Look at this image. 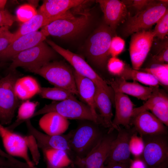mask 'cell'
<instances>
[{
  "mask_svg": "<svg viewBox=\"0 0 168 168\" xmlns=\"http://www.w3.org/2000/svg\"><path fill=\"white\" fill-rule=\"evenodd\" d=\"M50 112H56L68 119L89 121L105 127L101 118L95 115L87 105L79 101L77 99L53 101L45 105L35 112L32 118Z\"/></svg>",
  "mask_w": 168,
  "mask_h": 168,
  "instance_id": "1",
  "label": "cell"
},
{
  "mask_svg": "<svg viewBox=\"0 0 168 168\" xmlns=\"http://www.w3.org/2000/svg\"><path fill=\"white\" fill-rule=\"evenodd\" d=\"M113 33L105 23L102 24L95 30L87 42L86 56L90 63L100 69H105L106 68Z\"/></svg>",
  "mask_w": 168,
  "mask_h": 168,
  "instance_id": "2",
  "label": "cell"
},
{
  "mask_svg": "<svg viewBox=\"0 0 168 168\" xmlns=\"http://www.w3.org/2000/svg\"><path fill=\"white\" fill-rule=\"evenodd\" d=\"M91 15L87 11L74 16L71 13L55 20L41 28L49 35L64 39H71L79 35L89 26Z\"/></svg>",
  "mask_w": 168,
  "mask_h": 168,
  "instance_id": "3",
  "label": "cell"
},
{
  "mask_svg": "<svg viewBox=\"0 0 168 168\" xmlns=\"http://www.w3.org/2000/svg\"><path fill=\"white\" fill-rule=\"evenodd\" d=\"M167 4L161 0L155 1L133 16H131L129 12L123 23V35L128 37L142 30H149L168 10Z\"/></svg>",
  "mask_w": 168,
  "mask_h": 168,
  "instance_id": "4",
  "label": "cell"
},
{
  "mask_svg": "<svg viewBox=\"0 0 168 168\" xmlns=\"http://www.w3.org/2000/svg\"><path fill=\"white\" fill-rule=\"evenodd\" d=\"M57 53L43 41L13 57L9 70L13 71L21 67L30 72L50 62L56 57Z\"/></svg>",
  "mask_w": 168,
  "mask_h": 168,
  "instance_id": "5",
  "label": "cell"
},
{
  "mask_svg": "<svg viewBox=\"0 0 168 168\" xmlns=\"http://www.w3.org/2000/svg\"><path fill=\"white\" fill-rule=\"evenodd\" d=\"M74 70L63 62L54 61L30 72L43 77L55 87L63 88L79 96Z\"/></svg>",
  "mask_w": 168,
  "mask_h": 168,
  "instance_id": "6",
  "label": "cell"
},
{
  "mask_svg": "<svg viewBox=\"0 0 168 168\" xmlns=\"http://www.w3.org/2000/svg\"><path fill=\"white\" fill-rule=\"evenodd\" d=\"M96 125L91 121L84 123L69 133L70 147L76 156L85 157L103 137Z\"/></svg>",
  "mask_w": 168,
  "mask_h": 168,
  "instance_id": "7",
  "label": "cell"
},
{
  "mask_svg": "<svg viewBox=\"0 0 168 168\" xmlns=\"http://www.w3.org/2000/svg\"><path fill=\"white\" fill-rule=\"evenodd\" d=\"M19 77L15 70L0 79V123L3 126L11 123L19 104L14 89Z\"/></svg>",
  "mask_w": 168,
  "mask_h": 168,
  "instance_id": "8",
  "label": "cell"
},
{
  "mask_svg": "<svg viewBox=\"0 0 168 168\" xmlns=\"http://www.w3.org/2000/svg\"><path fill=\"white\" fill-rule=\"evenodd\" d=\"M46 41L58 54L70 63L76 71L91 80L96 86L102 89L114 98V92L111 87L94 70L82 57L63 48L52 41L47 40Z\"/></svg>",
  "mask_w": 168,
  "mask_h": 168,
  "instance_id": "9",
  "label": "cell"
},
{
  "mask_svg": "<svg viewBox=\"0 0 168 168\" xmlns=\"http://www.w3.org/2000/svg\"><path fill=\"white\" fill-rule=\"evenodd\" d=\"M167 134L142 136L144 143L141 158L147 167L168 166Z\"/></svg>",
  "mask_w": 168,
  "mask_h": 168,
  "instance_id": "10",
  "label": "cell"
},
{
  "mask_svg": "<svg viewBox=\"0 0 168 168\" xmlns=\"http://www.w3.org/2000/svg\"><path fill=\"white\" fill-rule=\"evenodd\" d=\"M155 38L153 30H142L131 35L129 52L132 68L139 70L152 47Z\"/></svg>",
  "mask_w": 168,
  "mask_h": 168,
  "instance_id": "11",
  "label": "cell"
},
{
  "mask_svg": "<svg viewBox=\"0 0 168 168\" xmlns=\"http://www.w3.org/2000/svg\"><path fill=\"white\" fill-rule=\"evenodd\" d=\"M0 137L8 154L13 157L21 158L30 167L37 168L28 154L27 136L24 137L11 131L0 123Z\"/></svg>",
  "mask_w": 168,
  "mask_h": 168,
  "instance_id": "12",
  "label": "cell"
},
{
  "mask_svg": "<svg viewBox=\"0 0 168 168\" xmlns=\"http://www.w3.org/2000/svg\"><path fill=\"white\" fill-rule=\"evenodd\" d=\"M29 135L35 139L38 147L42 151L49 149H58L66 151L69 154L71 151L69 144L70 134L49 135L40 132L31 124L30 119L26 121Z\"/></svg>",
  "mask_w": 168,
  "mask_h": 168,
  "instance_id": "13",
  "label": "cell"
},
{
  "mask_svg": "<svg viewBox=\"0 0 168 168\" xmlns=\"http://www.w3.org/2000/svg\"><path fill=\"white\" fill-rule=\"evenodd\" d=\"M129 129L119 128L118 135L111 143L109 153L105 163L107 164L118 163L130 166V158L129 142L133 133Z\"/></svg>",
  "mask_w": 168,
  "mask_h": 168,
  "instance_id": "14",
  "label": "cell"
},
{
  "mask_svg": "<svg viewBox=\"0 0 168 168\" xmlns=\"http://www.w3.org/2000/svg\"><path fill=\"white\" fill-rule=\"evenodd\" d=\"M150 110L152 113L166 127L168 126V97L166 94L154 87L151 96L141 106L134 108L132 117L144 111Z\"/></svg>",
  "mask_w": 168,
  "mask_h": 168,
  "instance_id": "15",
  "label": "cell"
},
{
  "mask_svg": "<svg viewBox=\"0 0 168 168\" xmlns=\"http://www.w3.org/2000/svg\"><path fill=\"white\" fill-rule=\"evenodd\" d=\"M114 138L110 135L102 137L95 147L85 157L76 156L74 163L78 168H103L110 145Z\"/></svg>",
  "mask_w": 168,
  "mask_h": 168,
  "instance_id": "16",
  "label": "cell"
},
{
  "mask_svg": "<svg viewBox=\"0 0 168 168\" xmlns=\"http://www.w3.org/2000/svg\"><path fill=\"white\" fill-rule=\"evenodd\" d=\"M104 14L105 23L114 32L127 19L129 12L123 1L118 0H98Z\"/></svg>",
  "mask_w": 168,
  "mask_h": 168,
  "instance_id": "17",
  "label": "cell"
},
{
  "mask_svg": "<svg viewBox=\"0 0 168 168\" xmlns=\"http://www.w3.org/2000/svg\"><path fill=\"white\" fill-rule=\"evenodd\" d=\"M131 124L141 137L167 134L166 126L148 111L141 112L133 116Z\"/></svg>",
  "mask_w": 168,
  "mask_h": 168,
  "instance_id": "18",
  "label": "cell"
},
{
  "mask_svg": "<svg viewBox=\"0 0 168 168\" xmlns=\"http://www.w3.org/2000/svg\"><path fill=\"white\" fill-rule=\"evenodd\" d=\"M114 92L115 112L112 121L113 127L111 132L114 129L118 131L120 125L129 129L134 105L127 95L118 91Z\"/></svg>",
  "mask_w": 168,
  "mask_h": 168,
  "instance_id": "19",
  "label": "cell"
},
{
  "mask_svg": "<svg viewBox=\"0 0 168 168\" xmlns=\"http://www.w3.org/2000/svg\"><path fill=\"white\" fill-rule=\"evenodd\" d=\"M47 37L41 30L21 36L12 42L5 50L0 53V60L11 59L20 52L44 41Z\"/></svg>",
  "mask_w": 168,
  "mask_h": 168,
  "instance_id": "20",
  "label": "cell"
},
{
  "mask_svg": "<svg viewBox=\"0 0 168 168\" xmlns=\"http://www.w3.org/2000/svg\"><path fill=\"white\" fill-rule=\"evenodd\" d=\"M84 0H44L39 10L51 22L65 17L70 13L71 8L76 7L88 2Z\"/></svg>",
  "mask_w": 168,
  "mask_h": 168,
  "instance_id": "21",
  "label": "cell"
},
{
  "mask_svg": "<svg viewBox=\"0 0 168 168\" xmlns=\"http://www.w3.org/2000/svg\"><path fill=\"white\" fill-rule=\"evenodd\" d=\"M109 82L113 91L129 95L143 100H147L151 96L154 87L144 86L135 81L128 82L120 77H115Z\"/></svg>",
  "mask_w": 168,
  "mask_h": 168,
  "instance_id": "22",
  "label": "cell"
},
{
  "mask_svg": "<svg viewBox=\"0 0 168 168\" xmlns=\"http://www.w3.org/2000/svg\"><path fill=\"white\" fill-rule=\"evenodd\" d=\"M94 100L96 108L99 110L105 127L110 128L108 133H110L113 127L112 102L114 99L104 90L96 86Z\"/></svg>",
  "mask_w": 168,
  "mask_h": 168,
  "instance_id": "23",
  "label": "cell"
},
{
  "mask_svg": "<svg viewBox=\"0 0 168 168\" xmlns=\"http://www.w3.org/2000/svg\"><path fill=\"white\" fill-rule=\"evenodd\" d=\"M39 125L46 134L59 135L63 134L68 129L69 122L58 114L50 112L44 114L39 120Z\"/></svg>",
  "mask_w": 168,
  "mask_h": 168,
  "instance_id": "24",
  "label": "cell"
},
{
  "mask_svg": "<svg viewBox=\"0 0 168 168\" xmlns=\"http://www.w3.org/2000/svg\"><path fill=\"white\" fill-rule=\"evenodd\" d=\"M74 74L79 96L90 107L95 115L100 117L96 112L94 102L95 84L91 80L81 75L74 70Z\"/></svg>",
  "mask_w": 168,
  "mask_h": 168,
  "instance_id": "25",
  "label": "cell"
},
{
  "mask_svg": "<svg viewBox=\"0 0 168 168\" xmlns=\"http://www.w3.org/2000/svg\"><path fill=\"white\" fill-rule=\"evenodd\" d=\"M41 87L35 79L30 76H26L17 80L14 89L19 99L25 100L38 94Z\"/></svg>",
  "mask_w": 168,
  "mask_h": 168,
  "instance_id": "26",
  "label": "cell"
},
{
  "mask_svg": "<svg viewBox=\"0 0 168 168\" xmlns=\"http://www.w3.org/2000/svg\"><path fill=\"white\" fill-rule=\"evenodd\" d=\"M51 22L39 10L37 13L27 21L23 22L18 29L13 33L12 42L22 35L34 32Z\"/></svg>",
  "mask_w": 168,
  "mask_h": 168,
  "instance_id": "27",
  "label": "cell"
},
{
  "mask_svg": "<svg viewBox=\"0 0 168 168\" xmlns=\"http://www.w3.org/2000/svg\"><path fill=\"white\" fill-rule=\"evenodd\" d=\"M126 80H132L138 82L149 86H161L151 74L141 71L134 69L126 64L124 69L119 76Z\"/></svg>",
  "mask_w": 168,
  "mask_h": 168,
  "instance_id": "28",
  "label": "cell"
},
{
  "mask_svg": "<svg viewBox=\"0 0 168 168\" xmlns=\"http://www.w3.org/2000/svg\"><path fill=\"white\" fill-rule=\"evenodd\" d=\"M48 166L65 167L72 162L67 152L63 150L49 149L42 151Z\"/></svg>",
  "mask_w": 168,
  "mask_h": 168,
  "instance_id": "29",
  "label": "cell"
},
{
  "mask_svg": "<svg viewBox=\"0 0 168 168\" xmlns=\"http://www.w3.org/2000/svg\"><path fill=\"white\" fill-rule=\"evenodd\" d=\"M38 104L37 102L29 100L22 103L19 108L16 119L12 124L6 127V128L11 131H13L21 124L31 119L35 112Z\"/></svg>",
  "mask_w": 168,
  "mask_h": 168,
  "instance_id": "30",
  "label": "cell"
},
{
  "mask_svg": "<svg viewBox=\"0 0 168 168\" xmlns=\"http://www.w3.org/2000/svg\"><path fill=\"white\" fill-rule=\"evenodd\" d=\"M38 94L43 98L61 101L68 99H77L74 95L59 87H41Z\"/></svg>",
  "mask_w": 168,
  "mask_h": 168,
  "instance_id": "31",
  "label": "cell"
},
{
  "mask_svg": "<svg viewBox=\"0 0 168 168\" xmlns=\"http://www.w3.org/2000/svg\"><path fill=\"white\" fill-rule=\"evenodd\" d=\"M152 75L161 86H168V64L153 63L149 67L140 69Z\"/></svg>",
  "mask_w": 168,
  "mask_h": 168,
  "instance_id": "32",
  "label": "cell"
},
{
  "mask_svg": "<svg viewBox=\"0 0 168 168\" xmlns=\"http://www.w3.org/2000/svg\"><path fill=\"white\" fill-rule=\"evenodd\" d=\"M153 31L155 37L161 40L166 38L168 34V10L160 18L156 23Z\"/></svg>",
  "mask_w": 168,
  "mask_h": 168,
  "instance_id": "33",
  "label": "cell"
},
{
  "mask_svg": "<svg viewBox=\"0 0 168 168\" xmlns=\"http://www.w3.org/2000/svg\"><path fill=\"white\" fill-rule=\"evenodd\" d=\"M126 64L117 57L109 58L106 68L110 73L116 77H119L123 72Z\"/></svg>",
  "mask_w": 168,
  "mask_h": 168,
  "instance_id": "34",
  "label": "cell"
},
{
  "mask_svg": "<svg viewBox=\"0 0 168 168\" xmlns=\"http://www.w3.org/2000/svg\"><path fill=\"white\" fill-rule=\"evenodd\" d=\"M129 145L131 153L135 157L141 156L144 148V142L141 136H138L135 133L133 134Z\"/></svg>",
  "mask_w": 168,
  "mask_h": 168,
  "instance_id": "35",
  "label": "cell"
},
{
  "mask_svg": "<svg viewBox=\"0 0 168 168\" xmlns=\"http://www.w3.org/2000/svg\"><path fill=\"white\" fill-rule=\"evenodd\" d=\"M37 13L33 6L26 4L20 6L16 10V18L23 23L30 19Z\"/></svg>",
  "mask_w": 168,
  "mask_h": 168,
  "instance_id": "36",
  "label": "cell"
},
{
  "mask_svg": "<svg viewBox=\"0 0 168 168\" xmlns=\"http://www.w3.org/2000/svg\"><path fill=\"white\" fill-rule=\"evenodd\" d=\"M125 41L120 37L115 36L112 38L109 48V53L112 57H117L124 51Z\"/></svg>",
  "mask_w": 168,
  "mask_h": 168,
  "instance_id": "37",
  "label": "cell"
},
{
  "mask_svg": "<svg viewBox=\"0 0 168 168\" xmlns=\"http://www.w3.org/2000/svg\"><path fill=\"white\" fill-rule=\"evenodd\" d=\"M7 28L0 34V53L5 50L12 42L13 33Z\"/></svg>",
  "mask_w": 168,
  "mask_h": 168,
  "instance_id": "38",
  "label": "cell"
},
{
  "mask_svg": "<svg viewBox=\"0 0 168 168\" xmlns=\"http://www.w3.org/2000/svg\"><path fill=\"white\" fill-rule=\"evenodd\" d=\"M15 16L6 9L0 10V26H11L15 21Z\"/></svg>",
  "mask_w": 168,
  "mask_h": 168,
  "instance_id": "39",
  "label": "cell"
},
{
  "mask_svg": "<svg viewBox=\"0 0 168 168\" xmlns=\"http://www.w3.org/2000/svg\"><path fill=\"white\" fill-rule=\"evenodd\" d=\"M155 0H134L127 1L128 6L132 7L136 10V13L139 12L153 3Z\"/></svg>",
  "mask_w": 168,
  "mask_h": 168,
  "instance_id": "40",
  "label": "cell"
},
{
  "mask_svg": "<svg viewBox=\"0 0 168 168\" xmlns=\"http://www.w3.org/2000/svg\"><path fill=\"white\" fill-rule=\"evenodd\" d=\"M0 156L3 157L11 161L19 167H21L23 165V162L17 160L14 157L10 155L0 148Z\"/></svg>",
  "mask_w": 168,
  "mask_h": 168,
  "instance_id": "41",
  "label": "cell"
},
{
  "mask_svg": "<svg viewBox=\"0 0 168 168\" xmlns=\"http://www.w3.org/2000/svg\"><path fill=\"white\" fill-rule=\"evenodd\" d=\"M7 166L13 168H20L7 159L0 156V166Z\"/></svg>",
  "mask_w": 168,
  "mask_h": 168,
  "instance_id": "42",
  "label": "cell"
},
{
  "mask_svg": "<svg viewBox=\"0 0 168 168\" xmlns=\"http://www.w3.org/2000/svg\"><path fill=\"white\" fill-rule=\"evenodd\" d=\"M130 166L125 164L115 163L109 164L103 168H129Z\"/></svg>",
  "mask_w": 168,
  "mask_h": 168,
  "instance_id": "43",
  "label": "cell"
},
{
  "mask_svg": "<svg viewBox=\"0 0 168 168\" xmlns=\"http://www.w3.org/2000/svg\"><path fill=\"white\" fill-rule=\"evenodd\" d=\"M7 2L6 0H0V10L4 9V7Z\"/></svg>",
  "mask_w": 168,
  "mask_h": 168,
  "instance_id": "44",
  "label": "cell"
},
{
  "mask_svg": "<svg viewBox=\"0 0 168 168\" xmlns=\"http://www.w3.org/2000/svg\"><path fill=\"white\" fill-rule=\"evenodd\" d=\"M9 27L7 26H3L0 27V34L6 29L8 28Z\"/></svg>",
  "mask_w": 168,
  "mask_h": 168,
  "instance_id": "45",
  "label": "cell"
},
{
  "mask_svg": "<svg viewBox=\"0 0 168 168\" xmlns=\"http://www.w3.org/2000/svg\"><path fill=\"white\" fill-rule=\"evenodd\" d=\"M147 168H168V166H161L155 167H147Z\"/></svg>",
  "mask_w": 168,
  "mask_h": 168,
  "instance_id": "46",
  "label": "cell"
},
{
  "mask_svg": "<svg viewBox=\"0 0 168 168\" xmlns=\"http://www.w3.org/2000/svg\"><path fill=\"white\" fill-rule=\"evenodd\" d=\"M0 168H13L7 167V166H0Z\"/></svg>",
  "mask_w": 168,
  "mask_h": 168,
  "instance_id": "47",
  "label": "cell"
},
{
  "mask_svg": "<svg viewBox=\"0 0 168 168\" xmlns=\"http://www.w3.org/2000/svg\"></svg>",
  "mask_w": 168,
  "mask_h": 168,
  "instance_id": "48",
  "label": "cell"
}]
</instances>
